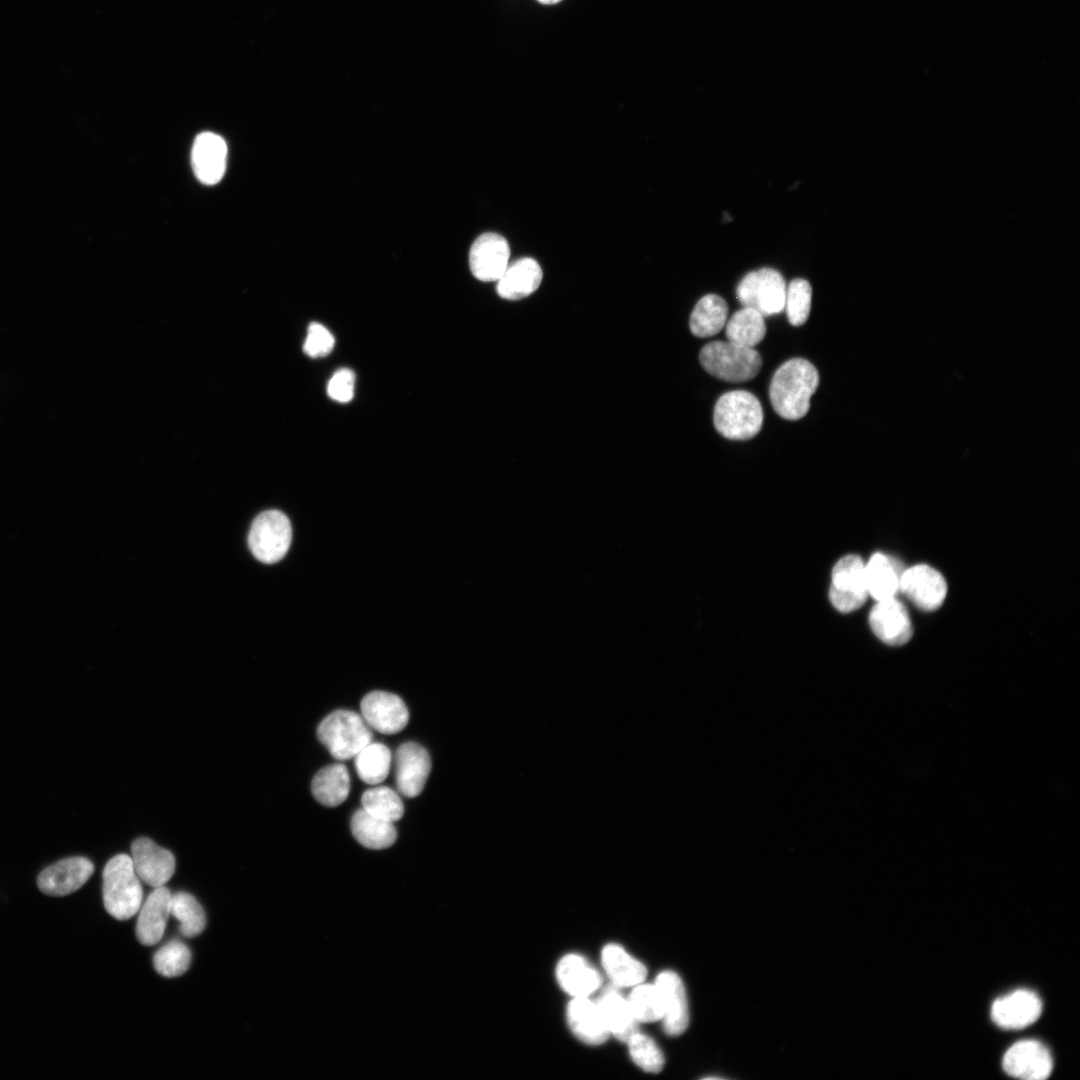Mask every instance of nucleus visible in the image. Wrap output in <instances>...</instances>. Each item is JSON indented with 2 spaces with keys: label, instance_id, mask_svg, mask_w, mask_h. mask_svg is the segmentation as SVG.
Instances as JSON below:
<instances>
[{
  "label": "nucleus",
  "instance_id": "f257e3e1",
  "mask_svg": "<svg viewBox=\"0 0 1080 1080\" xmlns=\"http://www.w3.org/2000/svg\"><path fill=\"white\" fill-rule=\"evenodd\" d=\"M819 381L818 370L808 360L793 358L784 362L775 371L769 386L774 411L786 420L803 418L810 408V398L816 392Z\"/></svg>",
  "mask_w": 1080,
  "mask_h": 1080
},
{
  "label": "nucleus",
  "instance_id": "f03ea898",
  "mask_svg": "<svg viewBox=\"0 0 1080 1080\" xmlns=\"http://www.w3.org/2000/svg\"><path fill=\"white\" fill-rule=\"evenodd\" d=\"M102 891L105 909L117 920H127L139 911L143 890L129 855L118 854L106 863Z\"/></svg>",
  "mask_w": 1080,
  "mask_h": 1080
},
{
  "label": "nucleus",
  "instance_id": "7ed1b4c3",
  "mask_svg": "<svg viewBox=\"0 0 1080 1080\" xmlns=\"http://www.w3.org/2000/svg\"><path fill=\"white\" fill-rule=\"evenodd\" d=\"M716 430L731 440H748L756 436L763 424V409L758 398L745 390L724 393L713 411Z\"/></svg>",
  "mask_w": 1080,
  "mask_h": 1080
},
{
  "label": "nucleus",
  "instance_id": "20e7f679",
  "mask_svg": "<svg viewBox=\"0 0 1080 1080\" xmlns=\"http://www.w3.org/2000/svg\"><path fill=\"white\" fill-rule=\"evenodd\" d=\"M699 361L712 376L731 383L749 381L761 369L760 354L754 348L729 341H713L700 351Z\"/></svg>",
  "mask_w": 1080,
  "mask_h": 1080
},
{
  "label": "nucleus",
  "instance_id": "39448f33",
  "mask_svg": "<svg viewBox=\"0 0 1080 1080\" xmlns=\"http://www.w3.org/2000/svg\"><path fill=\"white\" fill-rule=\"evenodd\" d=\"M319 741L338 760L356 756L372 741V732L362 717L354 711L336 710L326 716L317 728Z\"/></svg>",
  "mask_w": 1080,
  "mask_h": 1080
},
{
  "label": "nucleus",
  "instance_id": "423d86ee",
  "mask_svg": "<svg viewBox=\"0 0 1080 1080\" xmlns=\"http://www.w3.org/2000/svg\"><path fill=\"white\" fill-rule=\"evenodd\" d=\"M292 528L288 517L279 510L260 513L252 522L248 545L261 562L272 564L281 560L291 544Z\"/></svg>",
  "mask_w": 1080,
  "mask_h": 1080
},
{
  "label": "nucleus",
  "instance_id": "0eeeda50",
  "mask_svg": "<svg viewBox=\"0 0 1080 1080\" xmlns=\"http://www.w3.org/2000/svg\"><path fill=\"white\" fill-rule=\"evenodd\" d=\"M743 307H750L764 317L779 314L785 306L786 283L780 272L764 267L746 274L736 288Z\"/></svg>",
  "mask_w": 1080,
  "mask_h": 1080
},
{
  "label": "nucleus",
  "instance_id": "6e6552de",
  "mask_svg": "<svg viewBox=\"0 0 1080 1080\" xmlns=\"http://www.w3.org/2000/svg\"><path fill=\"white\" fill-rule=\"evenodd\" d=\"M868 596L865 563L854 554L842 557L832 570L831 603L840 612L849 613L859 609Z\"/></svg>",
  "mask_w": 1080,
  "mask_h": 1080
},
{
  "label": "nucleus",
  "instance_id": "1a4fd4ad",
  "mask_svg": "<svg viewBox=\"0 0 1080 1080\" xmlns=\"http://www.w3.org/2000/svg\"><path fill=\"white\" fill-rule=\"evenodd\" d=\"M900 591L919 609L934 611L945 600L947 584L937 570L926 564H918L902 573Z\"/></svg>",
  "mask_w": 1080,
  "mask_h": 1080
},
{
  "label": "nucleus",
  "instance_id": "9d476101",
  "mask_svg": "<svg viewBox=\"0 0 1080 1080\" xmlns=\"http://www.w3.org/2000/svg\"><path fill=\"white\" fill-rule=\"evenodd\" d=\"M360 708L365 722L380 733L396 734L408 724V709L404 701L395 694L385 691L370 692L363 697Z\"/></svg>",
  "mask_w": 1080,
  "mask_h": 1080
},
{
  "label": "nucleus",
  "instance_id": "9b49d317",
  "mask_svg": "<svg viewBox=\"0 0 1080 1080\" xmlns=\"http://www.w3.org/2000/svg\"><path fill=\"white\" fill-rule=\"evenodd\" d=\"M510 247L507 240L493 232L480 235L469 251V266L480 281H497L509 264Z\"/></svg>",
  "mask_w": 1080,
  "mask_h": 1080
},
{
  "label": "nucleus",
  "instance_id": "f8f14e48",
  "mask_svg": "<svg viewBox=\"0 0 1080 1080\" xmlns=\"http://www.w3.org/2000/svg\"><path fill=\"white\" fill-rule=\"evenodd\" d=\"M130 857L139 879L151 887L163 886L174 874V855L147 837L132 842Z\"/></svg>",
  "mask_w": 1080,
  "mask_h": 1080
},
{
  "label": "nucleus",
  "instance_id": "ddd939ff",
  "mask_svg": "<svg viewBox=\"0 0 1080 1080\" xmlns=\"http://www.w3.org/2000/svg\"><path fill=\"white\" fill-rule=\"evenodd\" d=\"M94 871L93 863L81 856L60 860L38 876L39 889L49 896H66L81 888Z\"/></svg>",
  "mask_w": 1080,
  "mask_h": 1080
},
{
  "label": "nucleus",
  "instance_id": "4468645a",
  "mask_svg": "<svg viewBox=\"0 0 1080 1080\" xmlns=\"http://www.w3.org/2000/svg\"><path fill=\"white\" fill-rule=\"evenodd\" d=\"M431 770L427 750L416 742L401 744L395 753V775L398 791L409 798L418 796Z\"/></svg>",
  "mask_w": 1080,
  "mask_h": 1080
},
{
  "label": "nucleus",
  "instance_id": "2eb2a0df",
  "mask_svg": "<svg viewBox=\"0 0 1080 1080\" xmlns=\"http://www.w3.org/2000/svg\"><path fill=\"white\" fill-rule=\"evenodd\" d=\"M1002 1064L1007 1074L1026 1080L1045 1079L1053 1068L1050 1052L1035 1040H1023L1012 1045L1005 1053Z\"/></svg>",
  "mask_w": 1080,
  "mask_h": 1080
},
{
  "label": "nucleus",
  "instance_id": "dca6fc26",
  "mask_svg": "<svg viewBox=\"0 0 1080 1080\" xmlns=\"http://www.w3.org/2000/svg\"><path fill=\"white\" fill-rule=\"evenodd\" d=\"M873 633L884 643L900 646L913 635V627L905 606L893 598L877 601L869 614Z\"/></svg>",
  "mask_w": 1080,
  "mask_h": 1080
},
{
  "label": "nucleus",
  "instance_id": "f3484780",
  "mask_svg": "<svg viewBox=\"0 0 1080 1080\" xmlns=\"http://www.w3.org/2000/svg\"><path fill=\"white\" fill-rule=\"evenodd\" d=\"M655 986L662 1003V1018L665 1032L670 1036L682 1034L689 1024V1011L686 991L681 978L673 971L661 972Z\"/></svg>",
  "mask_w": 1080,
  "mask_h": 1080
},
{
  "label": "nucleus",
  "instance_id": "a211bd4d",
  "mask_svg": "<svg viewBox=\"0 0 1080 1080\" xmlns=\"http://www.w3.org/2000/svg\"><path fill=\"white\" fill-rule=\"evenodd\" d=\"M227 145L216 133L202 132L195 138L191 163L197 179L206 185L218 183L226 169Z\"/></svg>",
  "mask_w": 1080,
  "mask_h": 1080
},
{
  "label": "nucleus",
  "instance_id": "6ab92c4d",
  "mask_svg": "<svg viewBox=\"0 0 1080 1080\" xmlns=\"http://www.w3.org/2000/svg\"><path fill=\"white\" fill-rule=\"evenodd\" d=\"M1041 1010L1040 998L1032 991L1020 989L995 1000L991 1016L1004 1029H1021L1034 1023Z\"/></svg>",
  "mask_w": 1080,
  "mask_h": 1080
},
{
  "label": "nucleus",
  "instance_id": "aec40b11",
  "mask_svg": "<svg viewBox=\"0 0 1080 1080\" xmlns=\"http://www.w3.org/2000/svg\"><path fill=\"white\" fill-rule=\"evenodd\" d=\"M171 893L164 885L155 887L141 907L136 923V937L145 946L157 944L170 915Z\"/></svg>",
  "mask_w": 1080,
  "mask_h": 1080
},
{
  "label": "nucleus",
  "instance_id": "412c9836",
  "mask_svg": "<svg viewBox=\"0 0 1080 1080\" xmlns=\"http://www.w3.org/2000/svg\"><path fill=\"white\" fill-rule=\"evenodd\" d=\"M567 1019L574 1035L588 1045L602 1044L609 1035L598 1004L587 997H574L567 1008Z\"/></svg>",
  "mask_w": 1080,
  "mask_h": 1080
},
{
  "label": "nucleus",
  "instance_id": "4be33fe9",
  "mask_svg": "<svg viewBox=\"0 0 1080 1080\" xmlns=\"http://www.w3.org/2000/svg\"><path fill=\"white\" fill-rule=\"evenodd\" d=\"M542 269L533 258H521L509 263L497 280V293L506 300H520L534 293L542 281Z\"/></svg>",
  "mask_w": 1080,
  "mask_h": 1080
},
{
  "label": "nucleus",
  "instance_id": "5701e85b",
  "mask_svg": "<svg viewBox=\"0 0 1080 1080\" xmlns=\"http://www.w3.org/2000/svg\"><path fill=\"white\" fill-rule=\"evenodd\" d=\"M562 989L573 997H587L600 985L598 972L579 955L564 956L556 968Z\"/></svg>",
  "mask_w": 1080,
  "mask_h": 1080
},
{
  "label": "nucleus",
  "instance_id": "b1692460",
  "mask_svg": "<svg viewBox=\"0 0 1080 1080\" xmlns=\"http://www.w3.org/2000/svg\"><path fill=\"white\" fill-rule=\"evenodd\" d=\"M350 826L355 839L369 849L387 848L397 837L393 822L376 817L363 808L354 812Z\"/></svg>",
  "mask_w": 1080,
  "mask_h": 1080
},
{
  "label": "nucleus",
  "instance_id": "393cba45",
  "mask_svg": "<svg viewBox=\"0 0 1080 1080\" xmlns=\"http://www.w3.org/2000/svg\"><path fill=\"white\" fill-rule=\"evenodd\" d=\"M312 794L324 806L335 807L343 803L350 791V776L340 763L319 770L311 783Z\"/></svg>",
  "mask_w": 1080,
  "mask_h": 1080
},
{
  "label": "nucleus",
  "instance_id": "a878e982",
  "mask_svg": "<svg viewBox=\"0 0 1080 1080\" xmlns=\"http://www.w3.org/2000/svg\"><path fill=\"white\" fill-rule=\"evenodd\" d=\"M601 957L606 973L616 986H635L646 978V967L617 944H607Z\"/></svg>",
  "mask_w": 1080,
  "mask_h": 1080
},
{
  "label": "nucleus",
  "instance_id": "bb28decb",
  "mask_svg": "<svg viewBox=\"0 0 1080 1080\" xmlns=\"http://www.w3.org/2000/svg\"><path fill=\"white\" fill-rule=\"evenodd\" d=\"M901 575L888 556L873 554L865 564L868 594L877 601L895 597L900 591Z\"/></svg>",
  "mask_w": 1080,
  "mask_h": 1080
},
{
  "label": "nucleus",
  "instance_id": "cd10ccee",
  "mask_svg": "<svg viewBox=\"0 0 1080 1080\" xmlns=\"http://www.w3.org/2000/svg\"><path fill=\"white\" fill-rule=\"evenodd\" d=\"M728 305L719 295L707 294L694 306L689 319L693 335L706 338L719 333L727 322Z\"/></svg>",
  "mask_w": 1080,
  "mask_h": 1080
},
{
  "label": "nucleus",
  "instance_id": "c85d7f7f",
  "mask_svg": "<svg viewBox=\"0 0 1080 1080\" xmlns=\"http://www.w3.org/2000/svg\"><path fill=\"white\" fill-rule=\"evenodd\" d=\"M606 1027L621 1041L627 1040L637 1032V1020L627 999L616 991H607L598 1002Z\"/></svg>",
  "mask_w": 1080,
  "mask_h": 1080
},
{
  "label": "nucleus",
  "instance_id": "c756f323",
  "mask_svg": "<svg viewBox=\"0 0 1080 1080\" xmlns=\"http://www.w3.org/2000/svg\"><path fill=\"white\" fill-rule=\"evenodd\" d=\"M727 341L754 348L766 335L764 316L750 307L736 311L726 322Z\"/></svg>",
  "mask_w": 1080,
  "mask_h": 1080
},
{
  "label": "nucleus",
  "instance_id": "7c9ffc66",
  "mask_svg": "<svg viewBox=\"0 0 1080 1080\" xmlns=\"http://www.w3.org/2000/svg\"><path fill=\"white\" fill-rule=\"evenodd\" d=\"M391 752L381 743H369L355 758V767L359 778L367 784L383 782L389 773Z\"/></svg>",
  "mask_w": 1080,
  "mask_h": 1080
},
{
  "label": "nucleus",
  "instance_id": "2f4dec72",
  "mask_svg": "<svg viewBox=\"0 0 1080 1080\" xmlns=\"http://www.w3.org/2000/svg\"><path fill=\"white\" fill-rule=\"evenodd\" d=\"M170 914L179 921V930L183 936L195 937L206 926V915L202 906L189 893L177 892L171 895Z\"/></svg>",
  "mask_w": 1080,
  "mask_h": 1080
},
{
  "label": "nucleus",
  "instance_id": "473e14b6",
  "mask_svg": "<svg viewBox=\"0 0 1080 1080\" xmlns=\"http://www.w3.org/2000/svg\"><path fill=\"white\" fill-rule=\"evenodd\" d=\"M363 809L387 821H398L404 813L399 795L389 787L379 786L366 790L361 797Z\"/></svg>",
  "mask_w": 1080,
  "mask_h": 1080
},
{
  "label": "nucleus",
  "instance_id": "72a5a7b5",
  "mask_svg": "<svg viewBox=\"0 0 1080 1080\" xmlns=\"http://www.w3.org/2000/svg\"><path fill=\"white\" fill-rule=\"evenodd\" d=\"M191 963L190 949L179 940L164 944L153 957L155 970L164 977H178L184 974Z\"/></svg>",
  "mask_w": 1080,
  "mask_h": 1080
},
{
  "label": "nucleus",
  "instance_id": "f704fd0d",
  "mask_svg": "<svg viewBox=\"0 0 1080 1080\" xmlns=\"http://www.w3.org/2000/svg\"><path fill=\"white\" fill-rule=\"evenodd\" d=\"M812 287L802 278L790 281L786 287L785 311L788 321L793 326L803 325L810 314Z\"/></svg>",
  "mask_w": 1080,
  "mask_h": 1080
},
{
  "label": "nucleus",
  "instance_id": "c9c22d12",
  "mask_svg": "<svg viewBox=\"0 0 1080 1080\" xmlns=\"http://www.w3.org/2000/svg\"><path fill=\"white\" fill-rule=\"evenodd\" d=\"M627 1000L638 1022L661 1020L662 1003L655 984H637Z\"/></svg>",
  "mask_w": 1080,
  "mask_h": 1080
},
{
  "label": "nucleus",
  "instance_id": "e433bc0d",
  "mask_svg": "<svg viewBox=\"0 0 1080 1080\" xmlns=\"http://www.w3.org/2000/svg\"><path fill=\"white\" fill-rule=\"evenodd\" d=\"M627 1044L631 1059L641 1069L650 1073L662 1070L664 1056L652 1038L637 1031L627 1040Z\"/></svg>",
  "mask_w": 1080,
  "mask_h": 1080
},
{
  "label": "nucleus",
  "instance_id": "4c0bfd02",
  "mask_svg": "<svg viewBox=\"0 0 1080 1080\" xmlns=\"http://www.w3.org/2000/svg\"><path fill=\"white\" fill-rule=\"evenodd\" d=\"M335 338L322 324L312 322L307 329L303 350L311 358L327 356L334 348Z\"/></svg>",
  "mask_w": 1080,
  "mask_h": 1080
},
{
  "label": "nucleus",
  "instance_id": "58836bf2",
  "mask_svg": "<svg viewBox=\"0 0 1080 1080\" xmlns=\"http://www.w3.org/2000/svg\"><path fill=\"white\" fill-rule=\"evenodd\" d=\"M355 374L348 368L337 370L327 384L328 396L339 403H347L354 397Z\"/></svg>",
  "mask_w": 1080,
  "mask_h": 1080
},
{
  "label": "nucleus",
  "instance_id": "ea45409f",
  "mask_svg": "<svg viewBox=\"0 0 1080 1080\" xmlns=\"http://www.w3.org/2000/svg\"><path fill=\"white\" fill-rule=\"evenodd\" d=\"M536 1L538 3H540V4H542V5L551 6V5L558 4V3L562 2L563 0H536Z\"/></svg>",
  "mask_w": 1080,
  "mask_h": 1080
}]
</instances>
